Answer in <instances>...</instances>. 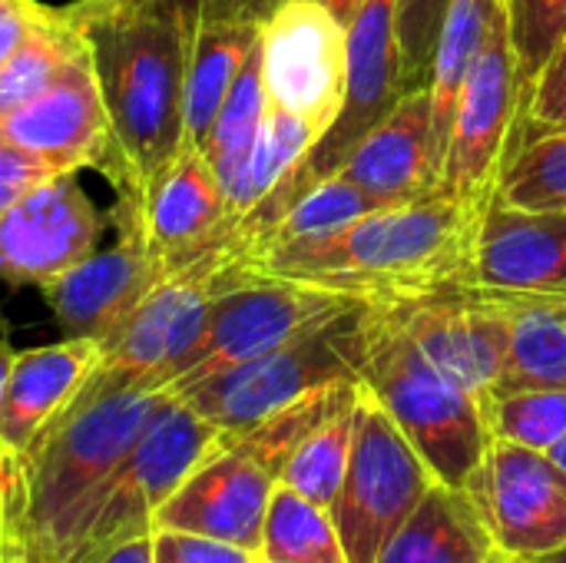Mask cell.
<instances>
[{"label":"cell","instance_id":"15","mask_svg":"<svg viewBox=\"0 0 566 563\" xmlns=\"http://www.w3.org/2000/svg\"><path fill=\"white\" fill-rule=\"evenodd\" d=\"M415 345L481 405L494 392L507 358V309L501 292L454 285L388 305Z\"/></svg>","mask_w":566,"mask_h":563},{"label":"cell","instance_id":"11","mask_svg":"<svg viewBox=\"0 0 566 563\" xmlns=\"http://www.w3.org/2000/svg\"><path fill=\"white\" fill-rule=\"evenodd\" d=\"M521 76H517V60L511 46V30H507V7L504 0L494 10L488 40L461 86L451 133H448V149L441 159V176L438 189L484 206L488 196L494 192V179L501 173L517 110H521Z\"/></svg>","mask_w":566,"mask_h":563},{"label":"cell","instance_id":"10","mask_svg":"<svg viewBox=\"0 0 566 563\" xmlns=\"http://www.w3.org/2000/svg\"><path fill=\"white\" fill-rule=\"evenodd\" d=\"M355 305L365 302L308 282L252 275L212 305L206 332L176 365L166 392H182L235 365H245Z\"/></svg>","mask_w":566,"mask_h":563},{"label":"cell","instance_id":"33","mask_svg":"<svg viewBox=\"0 0 566 563\" xmlns=\"http://www.w3.org/2000/svg\"><path fill=\"white\" fill-rule=\"evenodd\" d=\"M388 202H381L378 196H371L368 189H361L358 183L332 173L318 183H312L292 206L289 212L279 219V226L269 232V239L259 246H279V242H295V239H312V236H325V232H335L368 212H378L385 209ZM255 249V252H259ZM252 252V256H255ZM249 256V259H252ZM245 259V262H249Z\"/></svg>","mask_w":566,"mask_h":563},{"label":"cell","instance_id":"23","mask_svg":"<svg viewBox=\"0 0 566 563\" xmlns=\"http://www.w3.org/2000/svg\"><path fill=\"white\" fill-rule=\"evenodd\" d=\"M501 557L474 498L434 481L375 563H497Z\"/></svg>","mask_w":566,"mask_h":563},{"label":"cell","instance_id":"41","mask_svg":"<svg viewBox=\"0 0 566 563\" xmlns=\"http://www.w3.org/2000/svg\"><path fill=\"white\" fill-rule=\"evenodd\" d=\"M43 3L36 0H3L0 3V63H7L17 46L27 40L33 23L43 17Z\"/></svg>","mask_w":566,"mask_h":563},{"label":"cell","instance_id":"22","mask_svg":"<svg viewBox=\"0 0 566 563\" xmlns=\"http://www.w3.org/2000/svg\"><path fill=\"white\" fill-rule=\"evenodd\" d=\"M99 365L96 338H63L56 345L17 352L0 415V458H17L60 415Z\"/></svg>","mask_w":566,"mask_h":563},{"label":"cell","instance_id":"39","mask_svg":"<svg viewBox=\"0 0 566 563\" xmlns=\"http://www.w3.org/2000/svg\"><path fill=\"white\" fill-rule=\"evenodd\" d=\"M192 37L206 23H265L285 0H159Z\"/></svg>","mask_w":566,"mask_h":563},{"label":"cell","instance_id":"17","mask_svg":"<svg viewBox=\"0 0 566 563\" xmlns=\"http://www.w3.org/2000/svg\"><path fill=\"white\" fill-rule=\"evenodd\" d=\"M103 219L76 173H56L0 216V279L50 285L96 252Z\"/></svg>","mask_w":566,"mask_h":563},{"label":"cell","instance_id":"8","mask_svg":"<svg viewBox=\"0 0 566 563\" xmlns=\"http://www.w3.org/2000/svg\"><path fill=\"white\" fill-rule=\"evenodd\" d=\"M255 272L226 252L163 275L129 319L99 342V365L90 378L109 385H146L166 392L176 365L206 332L212 305Z\"/></svg>","mask_w":566,"mask_h":563},{"label":"cell","instance_id":"13","mask_svg":"<svg viewBox=\"0 0 566 563\" xmlns=\"http://www.w3.org/2000/svg\"><path fill=\"white\" fill-rule=\"evenodd\" d=\"M468 494L507 561L566 548V471L547 451L491 438Z\"/></svg>","mask_w":566,"mask_h":563},{"label":"cell","instance_id":"30","mask_svg":"<svg viewBox=\"0 0 566 563\" xmlns=\"http://www.w3.org/2000/svg\"><path fill=\"white\" fill-rule=\"evenodd\" d=\"M80 53V33L66 23L60 10L46 7L17 53L0 63V119L40 96Z\"/></svg>","mask_w":566,"mask_h":563},{"label":"cell","instance_id":"21","mask_svg":"<svg viewBox=\"0 0 566 563\" xmlns=\"http://www.w3.org/2000/svg\"><path fill=\"white\" fill-rule=\"evenodd\" d=\"M338 176L358 183L388 206L434 192L438 166L431 149V90H408L395 110L352 149Z\"/></svg>","mask_w":566,"mask_h":563},{"label":"cell","instance_id":"18","mask_svg":"<svg viewBox=\"0 0 566 563\" xmlns=\"http://www.w3.org/2000/svg\"><path fill=\"white\" fill-rule=\"evenodd\" d=\"M468 285L514 295H566V212L488 196L478 216Z\"/></svg>","mask_w":566,"mask_h":563},{"label":"cell","instance_id":"37","mask_svg":"<svg viewBox=\"0 0 566 563\" xmlns=\"http://www.w3.org/2000/svg\"><path fill=\"white\" fill-rule=\"evenodd\" d=\"M551 133H566V40L534 76V83L521 93V110L511 143L537 139Z\"/></svg>","mask_w":566,"mask_h":563},{"label":"cell","instance_id":"47","mask_svg":"<svg viewBox=\"0 0 566 563\" xmlns=\"http://www.w3.org/2000/svg\"><path fill=\"white\" fill-rule=\"evenodd\" d=\"M497 563H514V561H507V557H501V561H497Z\"/></svg>","mask_w":566,"mask_h":563},{"label":"cell","instance_id":"14","mask_svg":"<svg viewBox=\"0 0 566 563\" xmlns=\"http://www.w3.org/2000/svg\"><path fill=\"white\" fill-rule=\"evenodd\" d=\"M113 226L116 242L109 249H96L80 265L43 285L46 305L53 309L56 325L66 338L103 342L163 279L146 239L143 209L136 202L116 199Z\"/></svg>","mask_w":566,"mask_h":563},{"label":"cell","instance_id":"48","mask_svg":"<svg viewBox=\"0 0 566 563\" xmlns=\"http://www.w3.org/2000/svg\"><path fill=\"white\" fill-rule=\"evenodd\" d=\"M0 3H3V0H0Z\"/></svg>","mask_w":566,"mask_h":563},{"label":"cell","instance_id":"5","mask_svg":"<svg viewBox=\"0 0 566 563\" xmlns=\"http://www.w3.org/2000/svg\"><path fill=\"white\" fill-rule=\"evenodd\" d=\"M361 382L438 481L468 491L491 445L484 405L415 345L388 305H368L365 312Z\"/></svg>","mask_w":566,"mask_h":563},{"label":"cell","instance_id":"7","mask_svg":"<svg viewBox=\"0 0 566 563\" xmlns=\"http://www.w3.org/2000/svg\"><path fill=\"white\" fill-rule=\"evenodd\" d=\"M365 305H355L332 322L295 335L292 342L235 365L216 378L169 392L192 405L226 435H239L302 402L305 395L361 378L365 365Z\"/></svg>","mask_w":566,"mask_h":563},{"label":"cell","instance_id":"28","mask_svg":"<svg viewBox=\"0 0 566 563\" xmlns=\"http://www.w3.org/2000/svg\"><path fill=\"white\" fill-rule=\"evenodd\" d=\"M259 563H348L328 508L279 484L259 541Z\"/></svg>","mask_w":566,"mask_h":563},{"label":"cell","instance_id":"20","mask_svg":"<svg viewBox=\"0 0 566 563\" xmlns=\"http://www.w3.org/2000/svg\"><path fill=\"white\" fill-rule=\"evenodd\" d=\"M139 209L163 275L219 252V239L229 222V199L202 149L182 146L146 189Z\"/></svg>","mask_w":566,"mask_h":563},{"label":"cell","instance_id":"19","mask_svg":"<svg viewBox=\"0 0 566 563\" xmlns=\"http://www.w3.org/2000/svg\"><path fill=\"white\" fill-rule=\"evenodd\" d=\"M0 136L56 173H80L83 166L106 169L109 116L86 46L40 96L0 119Z\"/></svg>","mask_w":566,"mask_h":563},{"label":"cell","instance_id":"3","mask_svg":"<svg viewBox=\"0 0 566 563\" xmlns=\"http://www.w3.org/2000/svg\"><path fill=\"white\" fill-rule=\"evenodd\" d=\"M481 206L444 189L385 206L335 232L259 249L255 275L322 285L368 305H391L468 285Z\"/></svg>","mask_w":566,"mask_h":563},{"label":"cell","instance_id":"26","mask_svg":"<svg viewBox=\"0 0 566 563\" xmlns=\"http://www.w3.org/2000/svg\"><path fill=\"white\" fill-rule=\"evenodd\" d=\"M497 3L501 0H448L438 46H434L431 83H428V90H431V149H434L438 176H441V159L448 149V133H451L461 86L488 40Z\"/></svg>","mask_w":566,"mask_h":563},{"label":"cell","instance_id":"36","mask_svg":"<svg viewBox=\"0 0 566 563\" xmlns=\"http://www.w3.org/2000/svg\"><path fill=\"white\" fill-rule=\"evenodd\" d=\"M444 10L448 0H395V30H398L405 90L431 83L434 46H438Z\"/></svg>","mask_w":566,"mask_h":563},{"label":"cell","instance_id":"9","mask_svg":"<svg viewBox=\"0 0 566 563\" xmlns=\"http://www.w3.org/2000/svg\"><path fill=\"white\" fill-rule=\"evenodd\" d=\"M434 481L438 475L361 382L352 458L332 504L348 563L378 561Z\"/></svg>","mask_w":566,"mask_h":563},{"label":"cell","instance_id":"40","mask_svg":"<svg viewBox=\"0 0 566 563\" xmlns=\"http://www.w3.org/2000/svg\"><path fill=\"white\" fill-rule=\"evenodd\" d=\"M50 176H56L53 166H46L43 159L30 156L27 149L7 143L0 136V216L20 202L27 192H33L40 183H46Z\"/></svg>","mask_w":566,"mask_h":563},{"label":"cell","instance_id":"42","mask_svg":"<svg viewBox=\"0 0 566 563\" xmlns=\"http://www.w3.org/2000/svg\"><path fill=\"white\" fill-rule=\"evenodd\" d=\"M96 563H153V534H143V538H133V541L113 548Z\"/></svg>","mask_w":566,"mask_h":563},{"label":"cell","instance_id":"45","mask_svg":"<svg viewBox=\"0 0 566 563\" xmlns=\"http://www.w3.org/2000/svg\"><path fill=\"white\" fill-rule=\"evenodd\" d=\"M547 455H551V458H554V461H557V465L566 471V435L557 441V445H554V448H551V451H547Z\"/></svg>","mask_w":566,"mask_h":563},{"label":"cell","instance_id":"31","mask_svg":"<svg viewBox=\"0 0 566 563\" xmlns=\"http://www.w3.org/2000/svg\"><path fill=\"white\" fill-rule=\"evenodd\" d=\"M265 113H269V93H265V80H262V50L255 43V50L249 53L232 93L226 96V103L212 123V133L206 139V149H202L209 166L216 169L226 196L235 186V179L252 153V143L262 129Z\"/></svg>","mask_w":566,"mask_h":563},{"label":"cell","instance_id":"43","mask_svg":"<svg viewBox=\"0 0 566 563\" xmlns=\"http://www.w3.org/2000/svg\"><path fill=\"white\" fill-rule=\"evenodd\" d=\"M318 3H322V7H328V10H332V13L348 27L368 0H318Z\"/></svg>","mask_w":566,"mask_h":563},{"label":"cell","instance_id":"16","mask_svg":"<svg viewBox=\"0 0 566 563\" xmlns=\"http://www.w3.org/2000/svg\"><path fill=\"white\" fill-rule=\"evenodd\" d=\"M401 53L395 30V0H368L348 23V80L338 119L295 166L302 192L338 173L352 149L395 110L405 96Z\"/></svg>","mask_w":566,"mask_h":563},{"label":"cell","instance_id":"4","mask_svg":"<svg viewBox=\"0 0 566 563\" xmlns=\"http://www.w3.org/2000/svg\"><path fill=\"white\" fill-rule=\"evenodd\" d=\"M342 385L345 382L318 388L249 431H222L216 448L159 508L156 528L219 538L259 554L265 511L282 481L285 461L332 408Z\"/></svg>","mask_w":566,"mask_h":563},{"label":"cell","instance_id":"35","mask_svg":"<svg viewBox=\"0 0 566 563\" xmlns=\"http://www.w3.org/2000/svg\"><path fill=\"white\" fill-rule=\"evenodd\" d=\"M521 86L527 90L566 40V0H504Z\"/></svg>","mask_w":566,"mask_h":563},{"label":"cell","instance_id":"34","mask_svg":"<svg viewBox=\"0 0 566 563\" xmlns=\"http://www.w3.org/2000/svg\"><path fill=\"white\" fill-rule=\"evenodd\" d=\"M491 438L551 451L566 435V388H527L484 402Z\"/></svg>","mask_w":566,"mask_h":563},{"label":"cell","instance_id":"6","mask_svg":"<svg viewBox=\"0 0 566 563\" xmlns=\"http://www.w3.org/2000/svg\"><path fill=\"white\" fill-rule=\"evenodd\" d=\"M219 438L222 428L166 392L146 431L86 498L60 563H96L113 548L153 534L159 508Z\"/></svg>","mask_w":566,"mask_h":563},{"label":"cell","instance_id":"44","mask_svg":"<svg viewBox=\"0 0 566 563\" xmlns=\"http://www.w3.org/2000/svg\"><path fill=\"white\" fill-rule=\"evenodd\" d=\"M13 355L10 345L0 338V415H3V398H7V378H10V365H13Z\"/></svg>","mask_w":566,"mask_h":563},{"label":"cell","instance_id":"2","mask_svg":"<svg viewBox=\"0 0 566 563\" xmlns=\"http://www.w3.org/2000/svg\"><path fill=\"white\" fill-rule=\"evenodd\" d=\"M166 392L86 378L17 458H0V563H60L76 514L146 431Z\"/></svg>","mask_w":566,"mask_h":563},{"label":"cell","instance_id":"25","mask_svg":"<svg viewBox=\"0 0 566 563\" xmlns=\"http://www.w3.org/2000/svg\"><path fill=\"white\" fill-rule=\"evenodd\" d=\"M507 309V358L494 395L566 388V295L501 292Z\"/></svg>","mask_w":566,"mask_h":563},{"label":"cell","instance_id":"27","mask_svg":"<svg viewBox=\"0 0 566 563\" xmlns=\"http://www.w3.org/2000/svg\"><path fill=\"white\" fill-rule=\"evenodd\" d=\"M358 395H361V378L342 385L332 408L315 421V428L298 441V448L285 461V471L279 481L328 511L338 498V488L345 481V468L352 458Z\"/></svg>","mask_w":566,"mask_h":563},{"label":"cell","instance_id":"24","mask_svg":"<svg viewBox=\"0 0 566 563\" xmlns=\"http://www.w3.org/2000/svg\"><path fill=\"white\" fill-rule=\"evenodd\" d=\"M262 37L259 23H206L189 37L182 80V146L206 149L212 123L232 93L249 53Z\"/></svg>","mask_w":566,"mask_h":563},{"label":"cell","instance_id":"32","mask_svg":"<svg viewBox=\"0 0 566 563\" xmlns=\"http://www.w3.org/2000/svg\"><path fill=\"white\" fill-rule=\"evenodd\" d=\"M494 196L524 209L566 212V133L511 143L494 179Z\"/></svg>","mask_w":566,"mask_h":563},{"label":"cell","instance_id":"38","mask_svg":"<svg viewBox=\"0 0 566 563\" xmlns=\"http://www.w3.org/2000/svg\"><path fill=\"white\" fill-rule=\"evenodd\" d=\"M153 563H259L255 551L239 544L192 534V531H153Z\"/></svg>","mask_w":566,"mask_h":563},{"label":"cell","instance_id":"46","mask_svg":"<svg viewBox=\"0 0 566 563\" xmlns=\"http://www.w3.org/2000/svg\"><path fill=\"white\" fill-rule=\"evenodd\" d=\"M524 563H566V548H560V551H551V554H544V557H534V561H524Z\"/></svg>","mask_w":566,"mask_h":563},{"label":"cell","instance_id":"1","mask_svg":"<svg viewBox=\"0 0 566 563\" xmlns=\"http://www.w3.org/2000/svg\"><path fill=\"white\" fill-rule=\"evenodd\" d=\"M80 33L106 116L116 199L143 206L146 189L182 149V80L189 33L159 0H76L60 7Z\"/></svg>","mask_w":566,"mask_h":563},{"label":"cell","instance_id":"29","mask_svg":"<svg viewBox=\"0 0 566 563\" xmlns=\"http://www.w3.org/2000/svg\"><path fill=\"white\" fill-rule=\"evenodd\" d=\"M315 143H318V133L305 119L269 103V113L262 119L255 143H252V153H249L235 186L226 196L229 199V222L226 226H232L252 206H259L312 153Z\"/></svg>","mask_w":566,"mask_h":563},{"label":"cell","instance_id":"12","mask_svg":"<svg viewBox=\"0 0 566 563\" xmlns=\"http://www.w3.org/2000/svg\"><path fill=\"white\" fill-rule=\"evenodd\" d=\"M269 103L305 119L318 139L342 113L348 27L318 0H285L259 37Z\"/></svg>","mask_w":566,"mask_h":563}]
</instances>
